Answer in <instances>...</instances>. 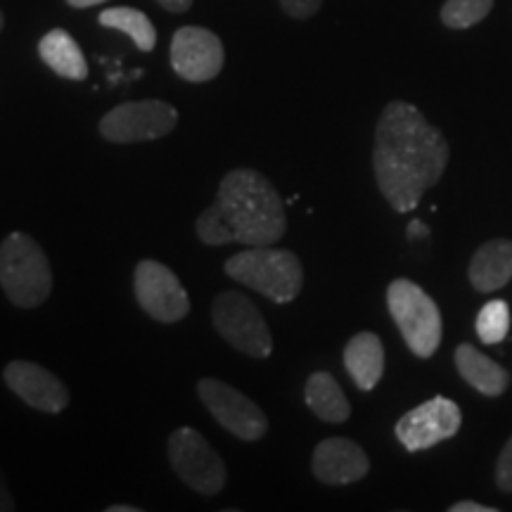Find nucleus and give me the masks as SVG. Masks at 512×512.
Returning <instances> with one entry per match:
<instances>
[{
  "label": "nucleus",
  "mask_w": 512,
  "mask_h": 512,
  "mask_svg": "<svg viewBox=\"0 0 512 512\" xmlns=\"http://www.w3.org/2000/svg\"><path fill=\"white\" fill-rule=\"evenodd\" d=\"M448 164V143L415 105L394 100L375 128L373 166L377 188L396 211H413Z\"/></svg>",
  "instance_id": "nucleus-1"
},
{
  "label": "nucleus",
  "mask_w": 512,
  "mask_h": 512,
  "mask_svg": "<svg viewBox=\"0 0 512 512\" xmlns=\"http://www.w3.org/2000/svg\"><path fill=\"white\" fill-rule=\"evenodd\" d=\"M285 230V204L278 190L254 169H235L223 176L216 202L197 219V238L211 247L230 242L271 247Z\"/></svg>",
  "instance_id": "nucleus-2"
},
{
  "label": "nucleus",
  "mask_w": 512,
  "mask_h": 512,
  "mask_svg": "<svg viewBox=\"0 0 512 512\" xmlns=\"http://www.w3.org/2000/svg\"><path fill=\"white\" fill-rule=\"evenodd\" d=\"M0 287L19 309H36L53 292V271L43 247L27 233L0 242Z\"/></svg>",
  "instance_id": "nucleus-3"
},
{
  "label": "nucleus",
  "mask_w": 512,
  "mask_h": 512,
  "mask_svg": "<svg viewBox=\"0 0 512 512\" xmlns=\"http://www.w3.org/2000/svg\"><path fill=\"white\" fill-rule=\"evenodd\" d=\"M226 273L275 304L292 302L304 287V268L299 256L290 249H275L273 245L247 247L245 252L230 256Z\"/></svg>",
  "instance_id": "nucleus-4"
},
{
  "label": "nucleus",
  "mask_w": 512,
  "mask_h": 512,
  "mask_svg": "<svg viewBox=\"0 0 512 512\" xmlns=\"http://www.w3.org/2000/svg\"><path fill=\"white\" fill-rule=\"evenodd\" d=\"M387 306L403 342L418 358H430L441 344V313L434 299L415 285L399 278L389 285Z\"/></svg>",
  "instance_id": "nucleus-5"
},
{
  "label": "nucleus",
  "mask_w": 512,
  "mask_h": 512,
  "mask_svg": "<svg viewBox=\"0 0 512 512\" xmlns=\"http://www.w3.org/2000/svg\"><path fill=\"white\" fill-rule=\"evenodd\" d=\"M211 320L219 335L233 349L252 358H268L273 337L264 316L247 294L223 292L211 304Z\"/></svg>",
  "instance_id": "nucleus-6"
},
{
  "label": "nucleus",
  "mask_w": 512,
  "mask_h": 512,
  "mask_svg": "<svg viewBox=\"0 0 512 512\" xmlns=\"http://www.w3.org/2000/svg\"><path fill=\"white\" fill-rule=\"evenodd\" d=\"M169 460L178 479L192 491L214 496L226 486V465L214 446L192 427H178L169 437Z\"/></svg>",
  "instance_id": "nucleus-7"
},
{
  "label": "nucleus",
  "mask_w": 512,
  "mask_h": 512,
  "mask_svg": "<svg viewBox=\"0 0 512 512\" xmlns=\"http://www.w3.org/2000/svg\"><path fill=\"white\" fill-rule=\"evenodd\" d=\"M176 124L178 112L169 102H124L100 119V136L110 143H145V140L169 136Z\"/></svg>",
  "instance_id": "nucleus-8"
},
{
  "label": "nucleus",
  "mask_w": 512,
  "mask_h": 512,
  "mask_svg": "<svg viewBox=\"0 0 512 512\" xmlns=\"http://www.w3.org/2000/svg\"><path fill=\"white\" fill-rule=\"evenodd\" d=\"M197 394H200L207 411L214 415V420L238 439L259 441L266 437V413L261 411L259 403H254L240 389H233L230 384L214 380V377H204L197 384Z\"/></svg>",
  "instance_id": "nucleus-9"
},
{
  "label": "nucleus",
  "mask_w": 512,
  "mask_h": 512,
  "mask_svg": "<svg viewBox=\"0 0 512 512\" xmlns=\"http://www.w3.org/2000/svg\"><path fill=\"white\" fill-rule=\"evenodd\" d=\"M133 292L147 316L159 323H178L190 313V299L178 275L155 259H143L133 273Z\"/></svg>",
  "instance_id": "nucleus-10"
},
{
  "label": "nucleus",
  "mask_w": 512,
  "mask_h": 512,
  "mask_svg": "<svg viewBox=\"0 0 512 512\" xmlns=\"http://www.w3.org/2000/svg\"><path fill=\"white\" fill-rule=\"evenodd\" d=\"M460 425H463V415H460L458 403L444 396H434L396 422V437L408 451L415 453L456 437Z\"/></svg>",
  "instance_id": "nucleus-11"
},
{
  "label": "nucleus",
  "mask_w": 512,
  "mask_h": 512,
  "mask_svg": "<svg viewBox=\"0 0 512 512\" xmlns=\"http://www.w3.org/2000/svg\"><path fill=\"white\" fill-rule=\"evenodd\" d=\"M221 38L202 27H183L171 38V67L183 81L204 83L216 79L223 69Z\"/></svg>",
  "instance_id": "nucleus-12"
},
{
  "label": "nucleus",
  "mask_w": 512,
  "mask_h": 512,
  "mask_svg": "<svg viewBox=\"0 0 512 512\" xmlns=\"http://www.w3.org/2000/svg\"><path fill=\"white\" fill-rule=\"evenodd\" d=\"M5 384L27 406L43 413H62L69 406V389L55 373L31 361H12L3 370Z\"/></svg>",
  "instance_id": "nucleus-13"
},
{
  "label": "nucleus",
  "mask_w": 512,
  "mask_h": 512,
  "mask_svg": "<svg viewBox=\"0 0 512 512\" xmlns=\"http://www.w3.org/2000/svg\"><path fill=\"white\" fill-rule=\"evenodd\" d=\"M313 475L323 484L344 486L363 479L370 470V460L356 441L332 437L320 441L313 451Z\"/></svg>",
  "instance_id": "nucleus-14"
},
{
  "label": "nucleus",
  "mask_w": 512,
  "mask_h": 512,
  "mask_svg": "<svg viewBox=\"0 0 512 512\" xmlns=\"http://www.w3.org/2000/svg\"><path fill=\"white\" fill-rule=\"evenodd\" d=\"M344 366L361 392L377 387L384 373V347L375 332H358L344 347Z\"/></svg>",
  "instance_id": "nucleus-15"
},
{
  "label": "nucleus",
  "mask_w": 512,
  "mask_h": 512,
  "mask_svg": "<svg viewBox=\"0 0 512 512\" xmlns=\"http://www.w3.org/2000/svg\"><path fill=\"white\" fill-rule=\"evenodd\" d=\"M512 280V240H489L470 264V283L479 292H496Z\"/></svg>",
  "instance_id": "nucleus-16"
},
{
  "label": "nucleus",
  "mask_w": 512,
  "mask_h": 512,
  "mask_svg": "<svg viewBox=\"0 0 512 512\" xmlns=\"http://www.w3.org/2000/svg\"><path fill=\"white\" fill-rule=\"evenodd\" d=\"M38 55L57 76L69 81L88 79V62L74 36L64 29H53L38 43Z\"/></svg>",
  "instance_id": "nucleus-17"
},
{
  "label": "nucleus",
  "mask_w": 512,
  "mask_h": 512,
  "mask_svg": "<svg viewBox=\"0 0 512 512\" xmlns=\"http://www.w3.org/2000/svg\"><path fill=\"white\" fill-rule=\"evenodd\" d=\"M456 368L460 377L484 396H501L510 384V375L470 344H460L456 349Z\"/></svg>",
  "instance_id": "nucleus-18"
},
{
  "label": "nucleus",
  "mask_w": 512,
  "mask_h": 512,
  "mask_svg": "<svg viewBox=\"0 0 512 512\" xmlns=\"http://www.w3.org/2000/svg\"><path fill=\"white\" fill-rule=\"evenodd\" d=\"M306 406L325 422H344L351 415V403L344 396L335 377L325 370L313 373L304 387Z\"/></svg>",
  "instance_id": "nucleus-19"
},
{
  "label": "nucleus",
  "mask_w": 512,
  "mask_h": 512,
  "mask_svg": "<svg viewBox=\"0 0 512 512\" xmlns=\"http://www.w3.org/2000/svg\"><path fill=\"white\" fill-rule=\"evenodd\" d=\"M98 22L102 27L126 34L143 53H150L157 46V31L152 27L150 17L136 8H107L100 12Z\"/></svg>",
  "instance_id": "nucleus-20"
},
{
  "label": "nucleus",
  "mask_w": 512,
  "mask_h": 512,
  "mask_svg": "<svg viewBox=\"0 0 512 512\" xmlns=\"http://www.w3.org/2000/svg\"><path fill=\"white\" fill-rule=\"evenodd\" d=\"M494 0H446L441 8V22L448 29H470L489 15Z\"/></svg>",
  "instance_id": "nucleus-21"
},
{
  "label": "nucleus",
  "mask_w": 512,
  "mask_h": 512,
  "mask_svg": "<svg viewBox=\"0 0 512 512\" xmlns=\"http://www.w3.org/2000/svg\"><path fill=\"white\" fill-rule=\"evenodd\" d=\"M510 332V306L503 299L484 304L477 316V337L484 344H498Z\"/></svg>",
  "instance_id": "nucleus-22"
},
{
  "label": "nucleus",
  "mask_w": 512,
  "mask_h": 512,
  "mask_svg": "<svg viewBox=\"0 0 512 512\" xmlns=\"http://www.w3.org/2000/svg\"><path fill=\"white\" fill-rule=\"evenodd\" d=\"M496 484L505 494H512V437L508 444L503 446L501 456L496 463Z\"/></svg>",
  "instance_id": "nucleus-23"
},
{
  "label": "nucleus",
  "mask_w": 512,
  "mask_h": 512,
  "mask_svg": "<svg viewBox=\"0 0 512 512\" xmlns=\"http://www.w3.org/2000/svg\"><path fill=\"white\" fill-rule=\"evenodd\" d=\"M280 5H283V10L290 17L306 19V17L316 15V12L320 10V5H323V0H280Z\"/></svg>",
  "instance_id": "nucleus-24"
},
{
  "label": "nucleus",
  "mask_w": 512,
  "mask_h": 512,
  "mask_svg": "<svg viewBox=\"0 0 512 512\" xmlns=\"http://www.w3.org/2000/svg\"><path fill=\"white\" fill-rule=\"evenodd\" d=\"M451 512H496V508H489V505H479V503H472V501H460V503H453Z\"/></svg>",
  "instance_id": "nucleus-25"
},
{
  "label": "nucleus",
  "mask_w": 512,
  "mask_h": 512,
  "mask_svg": "<svg viewBox=\"0 0 512 512\" xmlns=\"http://www.w3.org/2000/svg\"><path fill=\"white\" fill-rule=\"evenodd\" d=\"M12 510H15V501H12L8 484H5L3 475H0V512H12Z\"/></svg>",
  "instance_id": "nucleus-26"
},
{
  "label": "nucleus",
  "mask_w": 512,
  "mask_h": 512,
  "mask_svg": "<svg viewBox=\"0 0 512 512\" xmlns=\"http://www.w3.org/2000/svg\"><path fill=\"white\" fill-rule=\"evenodd\" d=\"M408 238H413V240L430 238V228H427L420 219H413L411 223H408Z\"/></svg>",
  "instance_id": "nucleus-27"
},
{
  "label": "nucleus",
  "mask_w": 512,
  "mask_h": 512,
  "mask_svg": "<svg viewBox=\"0 0 512 512\" xmlns=\"http://www.w3.org/2000/svg\"><path fill=\"white\" fill-rule=\"evenodd\" d=\"M157 3L169 12H185V10H190L192 0H157Z\"/></svg>",
  "instance_id": "nucleus-28"
},
{
  "label": "nucleus",
  "mask_w": 512,
  "mask_h": 512,
  "mask_svg": "<svg viewBox=\"0 0 512 512\" xmlns=\"http://www.w3.org/2000/svg\"><path fill=\"white\" fill-rule=\"evenodd\" d=\"M67 3L72 5V8H79V10H83V8H93V5L107 3V0H67Z\"/></svg>",
  "instance_id": "nucleus-29"
},
{
  "label": "nucleus",
  "mask_w": 512,
  "mask_h": 512,
  "mask_svg": "<svg viewBox=\"0 0 512 512\" xmlns=\"http://www.w3.org/2000/svg\"><path fill=\"white\" fill-rule=\"evenodd\" d=\"M107 512H140V508H133V505H110Z\"/></svg>",
  "instance_id": "nucleus-30"
},
{
  "label": "nucleus",
  "mask_w": 512,
  "mask_h": 512,
  "mask_svg": "<svg viewBox=\"0 0 512 512\" xmlns=\"http://www.w3.org/2000/svg\"><path fill=\"white\" fill-rule=\"evenodd\" d=\"M3 24H5V19H3V12H0V31H3Z\"/></svg>",
  "instance_id": "nucleus-31"
}]
</instances>
